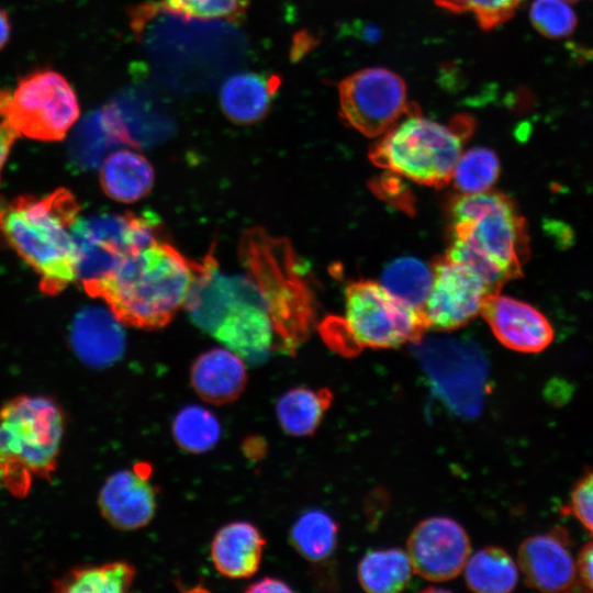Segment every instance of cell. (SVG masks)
I'll return each mask as SVG.
<instances>
[{
	"instance_id": "30",
	"label": "cell",
	"mask_w": 593,
	"mask_h": 593,
	"mask_svg": "<svg viewBox=\"0 0 593 593\" xmlns=\"http://www.w3.org/2000/svg\"><path fill=\"white\" fill-rule=\"evenodd\" d=\"M500 174L496 154L486 147H474L461 154L451 180L462 194L489 191Z\"/></svg>"
},
{
	"instance_id": "7",
	"label": "cell",
	"mask_w": 593,
	"mask_h": 593,
	"mask_svg": "<svg viewBox=\"0 0 593 593\" xmlns=\"http://www.w3.org/2000/svg\"><path fill=\"white\" fill-rule=\"evenodd\" d=\"M425 329L421 312L395 299L380 283L359 280L346 288L343 321L324 323L322 335L334 350L351 356L362 348L417 344Z\"/></svg>"
},
{
	"instance_id": "1",
	"label": "cell",
	"mask_w": 593,
	"mask_h": 593,
	"mask_svg": "<svg viewBox=\"0 0 593 593\" xmlns=\"http://www.w3.org/2000/svg\"><path fill=\"white\" fill-rule=\"evenodd\" d=\"M200 265L160 238L127 253L109 275L82 287L122 324L157 329L184 306Z\"/></svg>"
},
{
	"instance_id": "3",
	"label": "cell",
	"mask_w": 593,
	"mask_h": 593,
	"mask_svg": "<svg viewBox=\"0 0 593 593\" xmlns=\"http://www.w3.org/2000/svg\"><path fill=\"white\" fill-rule=\"evenodd\" d=\"M79 209L77 199L65 188L0 204V233L40 276L45 294H58L77 278L71 226Z\"/></svg>"
},
{
	"instance_id": "33",
	"label": "cell",
	"mask_w": 593,
	"mask_h": 593,
	"mask_svg": "<svg viewBox=\"0 0 593 593\" xmlns=\"http://www.w3.org/2000/svg\"><path fill=\"white\" fill-rule=\"evenodd\" d=\"M524 0H434L439 8L451 13H472L484 31L508 21Z\"/></svg>"
},
{
	"instance_id": "32",
	"label": "cell",
	"mask_w": 593,
	"mask_h": 593,
	"mask_svg": "<svg viewBox=\"0 0 593 593\" xmlns=\"http://www.w3.org/2000/svg\"><path fill=\"white\" fill-rule=\"evenodd\" d=\"M250 0H161L164 10L186 19L242 20Z\"/></svg>"
},
{
	"instance_id": "10",
	"label": "cell",
	"mask_w": 593,
	"mask_h": 593,
	"mask_svg": "<svg viewBox=\"0 0 593 593\" xmlns=\"http://www.w3.org/2000/svg\"><path fill=\"white\" fill-rule=\"evenodd\" d=\"M339 116L359 133L374 137L391 128L409 110L404 80L395 72L370 67L338 83Z\"/></svg>"
},
{
	"instance_id": "15",
	"label": "cell",
	"mask_w": 593,
	"mask_h": 593,
	"mask_svg": "<svg viewBox=\"0 0 593 593\" xmlns=\"http://www.w3.org/2000/svg\"><path fill=\"white\" fill-rule=\"evenodd\" d=\"M481 314L496 339L512 350L535 354L553 340V328L541 312L500 292L486 298Z\"/></svg>"
},
{
	"instance_id": "40",
	"label": "cell",
	"mask_w": 593,
	"mask_h": 593,
	"mask_svg": "<svg viewBox=\"0 0 593 593\" xmlns=\"http://www.w3.org/2000/svg\"><path fill=\"white\" fill-rule=\"evenodd\" d=\"M315 37L310 33L301 32L296 35L294 40V45L292 49V57H301L307 53V51L315 45Z\"/></svg>"
},
{
	"instance_id": "35",
	"label": "cell",
	"mask_w": 593,
	"mask_h": 593,
	"mask_svg": "<svg viewBox=\"0 0 593 593\" xmlns=\"http://www.w3.org/2000/svg\"><path fill=\"white\" fill-rule=\"evenodd\" d=\"M568 510L593 535V471L573 486Z\"/></svg>"
},
{
	"instance_id": "16",
	"label": "cell",
	"mask_w": 593,
	"mask_h": 593,
	"mask_svg": "<svg viewBox=\"0 0 593 593\" xmlns=\"http://www.w3.org/2000/svg\"><path fill=\"white\" fill-rule=\"evenodd\" d=\"M99 508L104 518L121 530L146 526L156 511V492L149 478L133 470L112 473L102 485Z\"/></svg>"
},
{
	"instance_id": "41",
	"label": "cell",
	"mask_w": 593,
	"mask_h": 593,
	"mask_svg": "<svg viewBox=\"0 0 593 593\" xmlns=\"http://www.w3.org/2000/svg\"><path fill=\"white\" fill-rule=\"evenodd\" d=\"M11 24L8 13L0 8V49L5 46L10 38Z\"/></svg>"
},
{
	"instance_id": "4",
	"label": "cell",
	"mask_w": 593,
	"mask_h": 593,
	"mask_svg": "<svg viewBox=\"0 0 593 593\" xmlns=\"http://www.w3.org/2000/svg\"><path fill=\"white\" fill-rule=\"evenodd\" d=\"M238 256L264 300L275 332V349L294 355L309 336L314 304L291 244L261 227H251L239 239Z\"/></svg>"
},
{
	"instance_id": "25",
	"label": "cell",
	"mask_w": 593,
	"mask_h": 593,
	"mask_svg": "<svg viewBox=\"0 0 593 593\" xmlns=\"http://www.w3.org/2000/svg\"><path fill=\"white\" fill-rule=\"evenodd\" d=\"M413 572L409 555L401 548L370 550L357 569L361 588L371 593L400 592L407 586Z\"/></svg>"
},
{
	"instance_id": "36",
	"label": "cell",
	"mask_w": 593,
	"mask_h": 593,
	"mask_svg": "<svg viewBox=\"0 0 593 593\" xmlns=\"http://www.w3.org/2000/svg\"><path fill=\"white\" fill-rule=\"evenodd\" d=\"M577 569L580 584L593 591V540L586 542L580 550Z\"/></svg>"
},
{
	"instance_id": "28",
	"label": "cell",
	"mask_w": 593,
	"mask_h": 593,
	"mask_svg": "<svg viewBox=\"0 0 593 593\" xmlns=\"http://www.w3.org/2000/svg\"><path fill=\"white\" fill-rule=\"evenodd\" d=\"M337 536L338 526L331 515L321 510H310L291 527L290 541L303 558L321 561L334 552Z\"/></svg>"
},
{
	"instance_id": "8",
	"label": "cell",
	"mask_w": 593,
	"mask_h": 593,
	"mask_svg": "<svg viewBox=\"0 0 593 593\" xmlns=\"http://www.w3.org/2000/svg\"><path fill=\"white\" fill-rule=\"evenodd\" d=\"M79 112L74 89L54 70H34L20 78L14 90H0V116L18 135L33 139H63Z\"/></svg>"
},
{
	"instance_id": "27",
	"label": "cell",
	"mask_w": 593,
	"mask_h": 593,
	"mask_svg": "<svg viewBox=\"0 0 593 593\" xmlns=\"http://www.w3.org/2000/svg\"><path fill=\"white\" fill-rule=\"evenodd\" d=\"M433 282V268L414 257L391 261L381 275V286L395 299L421 312Z\"/></svg>"
},
{
	"instance_id": "34",
	"label": "cell",
	"mask_w": 593,
	"mask_h": 593,
	"mask_svg": "<svg viewBox=\"0 0 593 593\" xmlns=\"http://www.w3.org/2000/svg\"><path fill=\"white\" fill-rule=\"evenodd\" d=\"M529 18L536 31L548 38L566 37L577 25L575 13L564 0H534Z\"/></svg>"
},
{
	"instance_id": "31",
	"label": "cell",
	"mask_w": 593,
	"mask_h": 593,
	"mask_svg": "<svg viewBox=\"0 0 593 593\" xmlns=\"http://www.w3.org/2000/svg\"><path fill=\"white\" fill-rule=\"evenodd\" d=\"M115 144L99 110L77 126L70 142V156L78 166L93 168L104 160L105 153Z\"/></svg>"
},
{
	"instance_id": "22",
	"label": "cell",
	"mask_w": 593,
	"mask_h": 593,
	"mask_svg": "<svg viewBox=\"0 0 593 593\" xmlns=\"http://www.w3.org/2000/svg\"><path fill=\"white\" fill-rule=\"evenodd\" d=\"M154 169L148 159L133 150L120 149L102 161L100 183L104 193L123 203L146 197L154 184Z\"/></svg>"
},
{
	"instance_id": "26",
	"label": "cell",
	"mask_w": 593,
	"mask_h": 593,
	"mask_svg": "<svg viewBox=\"0 0 593 593\" xmlns=\"http://www.w3.org/2000/svg\"><path fill=\"white\" fill-rule=\"evenodd\" d=\"M135 568L126 561H112L69 570L54 581L55 591L63 593H123L132 586Z\"/></svg>"
},
{
	"instance_id": "39",
	"label": "cell",
	"mask_w": 593,
	"mask_h": 593,
	"mask_svg": "<svg viewBox=\"0 0 593 593\" xmlns=\"http://www.w3.org/2000/svg\"><path fill=\"white\" fill-rule=\"evenodd\" d=\"M242 449L248 459L258 461L262 459L267 452V443L262 437L251 435L244 439Z\"/></svg>"
},
{
	"instance_id": "14",
	"label": "cell",
	"mask_w": 593,
	"mask_h": 593,
	"mask_svg": "<svg viewBox=\"0 0 593 593\" xmlns=\"http://www.w3.org/2000/svg\"><path fill=\"white\" fill-rule=\"evenodd\" d=\"M570 546L568 533L561 528L526 538L517 552L526 584L542 592L575 590L580 582Z\"/></svg>"
},
{
	"instance_id": "18",
	"label": "cell",
	"mask_w": 593,
	"mask_h": 593,
	"mask_svg": "<svg viewBox=\"0 0 593 593\" xmlns=\"http://www.w3.org/2000/svg\"><path fill=\"white\" fill-rule=\"evenodd\" d=\"M121 322L112 312L101 307L82 310L74 320L71 346L88 366L102 368L121 358L125 335Z\"/></svg>"
},
{
	"instance_id": "12",
	"label": "cell",
	"mask_w": 593,
	"mask_h": 593,
	"mask_svg": "<svg viewBox=\"0 0 593 593\" xmlns=\"http://www.w3.org/2000/svg\"><path fill=\"white\" fill-rule=\"evenodd\" d=\"M406 552L413 570L419 577L444 582L459 575L471 553L465 528L446 516H432L411 532Z\"/></svg>"
},
{
	"instance_id": "11",
	"label": "cell",
	"mask_w": 593,
	"mask_h": 593,
	"mask_svg": "<svg viewBox=\"0 0 593 593\" xmlns=\"http://www.w3.org/2000/svg\"><path fill=\"white\" fill-rule=\"evenodd\" d=\"M492 293L472 269L444 256L433 266V282L421 314L427 328L456 329L481 313Z\"/></svg>"
},
{
	"instance_id": "37",
	"label": "cell",
	"mask_w": 593,
	"mask_h": 593,
	"mask_svg": "<svg viewBox=\"0 0 593 593\" xmlns=\"http://www.w3.org/2000/svg\"><path fill=\"white\" fill-rule=\"evenodd\" d=\"M245 592H292V589L282 580L266 577L251 583L245 589Z\"/></svg>"
},
{
	"instance_id": "23",
	"label": "cell",
	"mask_w": 593,
	"mask_h": 593,
	"mask_svg": "<svg viewBox=\"0 0 593 593\" xmlns=\"http://www.w3.org/2000/svg\"><path fill=\"white\" fill-rule=\"evenodd\" d=\"M333 398V392L327 388L315 390L296 387L288 390L276 404L277 417L282 429L298 437L314 434Z\"/></svg>"
},
{
	"instance_id": "19",
	"label": "cell",
	"mask_w": 593,
	"mask_h": 593,
	"mask_svg": "<svg viewBox=\"0 0 593 593\" xmlns=\"http://www.w3.org/2000/svg\"><path fill=\"white\" fill-rule=\"evenodd\" d=\"M195 393L211 404L237 400L247 383L244 359L228 348H212L195 358L190 370Z\"/></svg>"
},
{
	"instance_id": "21",
	"label": "cell",
	"mask_w": 593,
	"mask_h": 593,
	"mask_svg": "<svg viewBox=\"0 0 593 593\" xmlns=\"http://www.w3.org/2000/svg\"><path fill=\"white\" fill-rule=\"evenodd\" d=\"M266 540L249 522H232L221 527L211 542V560L228 579H246L260 566Z\"/></svg>"
},
{
	"instance_id": "13",
	"label": "cell",
	"mask_w": 593,
	"mask_h": 593,
	"mask_svg": "<svg viewBox=\"0 0 593 593\" xmlns=\"http://www.w3.org/2000/svg\"><path fill=\"white\" fill-rule=\"evenodd\" d=\"M200 262L184 304L190 318L199 328L212 334L226 313L242 302L258 303L265 307L256 284L246 273L223 272L212 253Z\"/></svg>"
},
{
	"instance_id": "5",
	"label": "cell",
	"mask_w": 593,
	"mask_h": 593,
	"mask_svg": "<svg viewBox=\"0 0 593 593\" xmlns=\"http://www.w3.org/2000/svg\"><path fill=\"white\" fill-rule=\"evenodd\" d=\"M473 119L459 114L449 125L422 116L412 102L407 112L370 148L373 164L415 182L443 187L451 180Z\"/></svg>"
},
{
	"instance_id": "24",
	"label": "cell",
	"mask_w": 593,
	"mask_h": 593,
	"mask_svg": "<svg viewBox=\"0 0 593 593\" xmlns=\"http://www.w3.org/2000/svg\"><path fill=\"white\" fill-rule=\"evenodd\" d=\"M467 586L478 593H507L515 589L518 568L503 548L488 546L470 553L465 568Z\"/></svg>"
},
{
	"instance_id": "6",
	"label": "cell",
	"mask_w": 593,
	"mask_h": 593,
	"mask_svg": "<svg viewBox=\"0 0 593 593\" xmlns=\"http://www.w3.org/2000/svg\"><path fill=\"white\" fill-rule=\"evenodd\" d=\"M60 406L43 395H20L0 407V484L22 496L34 477L55 470L64 436Z\"/></svg>"
},
{
	"instance_id": "2",
	"label": "cell",
	"mask_w": 593,
	"mask_h": 593,
	"mask_svg": "<svg viewBox=\"0 0 593 593\" xmlns=\"http://www.w3.org/2000/svg\"><path fill=\"white\" fill-rule=\"evenodd\" d=\"M446 256L472 269L493 293L522 276L529 253L527 226L511 198L500 192L457 197L449 208Z\"/></svg>"
},
{
	"instance_id": "9",
	"label": "cell",
	"mask_w": 593,
	"mask_h": 593,
	"mask_svg": "<svg viewBox=\"0 0 593 593\" xmlns=\"http://www.w3.org/2000/svg\"><path fill=\"white\" fill-rule=\"evenodd\" d=\"M71 237L82 284L102 279L127 253L160 239L161 228L150 213L100 214L77 219Z\"/></svg>"
},
{
	"instance_id": "17",
	"label": "cell",
	"mask_w": 593,
	"mask_h": 593,
	"mask_svg": "<svg viewBox=\"0 0 593 593\" xmlns=\"http://www.w3.org/2000/svg\"><path fill=\"white\" fill-rule=\"evenodd\" d=\"M253 365L264 362L275 349V332L266 309L251 302L234 305L211 334Z\"/></svg>"
},
{
	"instance_id": "38",
	"label": "cell",
	"mask_w": 593,
	"mask_h": 593,
	"mask_svg": "<svg viewBox=\"0 0 593 593\" xmlns=\"http://www.w3.org/2000/svg\"><path fill=\"white\" fill-rule=\"evenodd\" d=\"M18 133L5 121L0 123V175Z\"/></svg>"
},
{
	"instance_id": "29",
	"label": "cell",
	"mask_w": 593,
	"mask_h": 593,
	"mask_svg": "<svg viewBox=\"0 0 593 593\" xmlns=\"http://www.w3.org/2000/svg\"><path fill=\"white\" fill-rule=\"evenodd\" d=\"M172 435L184 451L202 454L217 444L221 426L216 416L208 409L195 404L188 405L175 416Z\"/></svg>"
},
{
	"instance_id": "42",
	"label": "cell",
	"mask_w": 593,
	"mask_h": 593,
	"mask_svg": "<svg viewBox=\"0 0 593 593\" xmlns=\"http://www.w3.org/2000/svg\"><path fill=\"white\" fill-rule=\"evenodd\" d=\"M564 1H567L568 3H570V2H577V1H579V0H564Z\"/></svg>"
},
{
	"instance_id": "20",
	"label": "cell",
	"mask_w": 593,
	"mask_h": 593,
	"mask_svg": "<svg viewBox=\"0 0 593 593\" xmlns=\"http://www.w3.org/2000/svg\"><path fill=\"white\" fill-rule=\"evenodd\" d=\"M280 86L281 78L278 75L236 72L230 76L220 89V108L235 124H256L269 114Z\"/></svg>"
}]
</instances>
